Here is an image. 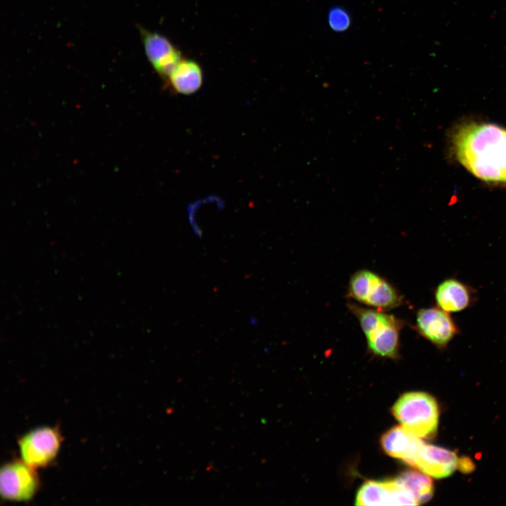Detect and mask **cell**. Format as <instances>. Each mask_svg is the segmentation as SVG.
Segmentation results:
<instances>
[{"label": "cell", "instance_id": "277c9868", "mask_svg": "<svg viewBox=\"0 0 506 506\" xmlns=\"http://www.w3.org/2000/svg\"><path fill=\"white\" fill-rule=\"evenodd\" d=\"M347 296L358 303L384 311L403 303V297L391 283L368 269L359 270L351 276Z\"/></svg>", "mask_w": 506, "mask_h": 506}, {"label": "cell", "instance_id": "7a4b0ae2", "mask_svg": "<svg viewBox=\"0 0 506 506\" xmlns=\"http://www.w3.org/2000/svg\"><path fill=\"white\" fill-rule=\"evenodd\" d=\"M347 306L359 322L369 350L381 357L396 358L404 321L386 311L365 308L356 303L349 302Z\"/></svg>", "mask_w": 506, "mask_h": 506}, {"label": "cell", "instance_id": "9a60e30c", "mask_svg": "<svg viewBox=\"0 0 506 506\" xmlns=\"http://www.w3.org/2000/svg\"><path fill=\"white\" fill-rule=\"evenodd\" d=\"M327 22L333 31L342 32L349 28L351 24V18L345 8L341 6H335L329 11Z\"/></svg>", "mask_w": 506, "mask_h": 506}, {"label": "cell", "instance_id": "52a82bcc", "mask_svg": "<svg viewBox=\"0 0 506 506\" xmlns=\"http://www.w3.org/2000/svg\"><path fill=\"white\" fill-rule=\"evenodd\" d=\"M356 505H415L413 495L397 478L364 483L357 492Z\"/></svg>", "mask_w": 506, "mask_h": 506}, {"label": "cell", "instance_id": "ba28073f", "mask_svg": "<svg viewBox=\"0 0 506 506\" xmlns=\"http://www.w3.org/2000/svg\"><path fill=\"white\" fill-rule=\"evenodd\" d=\"M415 328L422 337L439 348L446 346L460 332L450 313L438 306L419 309Z\"/></svg>", "mask_w": 506, "mask_h": 506}, {"label": "cell", "instance_id": "30bf717a", "mask_svg": "<svg viewBox=\"0 0 506 506\" xmlns=\"http://www.w3.org/2000/svg\"><path fill=\"white\" fill-rule=\"evenodd\" d=\"M461 462L455 453L422 441L408 465L434 478H443L460 469Z\"/></svg>", "mask_w": 506, "mask_h": 506}, {"label": "cell", "instance_id": "4fadbf2b", "mask_svg": "<svg viewBox=\"0 0 506 506\" xmlns=\"http://www.w3.org/2000/svg\"><path fill=\"white\" fill-rule=\"evenodd\" d=\"M422 442L419 437L400 426L389 429L380 439L381 446L388 455L406 464L413 457Z\"/></svg>", "mask_w": 506, "mask_h": 506}, {"label": "cell", "instance_id": "6da1fadb", "mask_svg": "<svg viewBox=\"0 0 506 506\" xmlns=\"http://www.w3.org/2000/svg\"><path fill=\"white\" fill-rule=\"evenodd\" d=\"M458 160L478 179L506 183V129L489 123L462 124L453 136Z\"/></svg>", "mask_w": 506, "mask_h": 506}, {"label": "cell", "instance_id": "5b68a950", "mask_svg": "<svg viewBox=\"0 0 506 506\" xmlns=\"http://www.w3.org/2000/svg\"><path fill=\"white\" fill-rule=\"evenodd\" d=\"M61 441L60 434L56 428L34 429L18 441L21 460L34 469L46 467L57 456Z\"/></svg>", "mask_w": 506, "mask_h": 506}, {"label": "cell", "instance_id": "5bb4252c", "mask_svg": "<svg viewBox=\"0 0 506 506\" xmlns=\"http://www.w3.org/2000/svg\"><path fill=\"white\" fill-rule=\"evenodd\" d=\"M397 479L413 495L418 504L429 500L433 494L432 479L417 471L408 470L401 473Z\"/></svg>", "mask_w": 506, "mask_h": 506}, {"label": "cell", "instance_id": "3957f363", "mask_svg": "<svg viewBox=\"0 0 506 506\" xmlns=\"http://www.w3.org/2000/svg\"><path fill=\"white\" fill-rule=\"evenodd\" d=\"M394 417L409 432L428 439L436 432L439 408L436 400L423 392L403 394L391 408Z\"/></svg>", "mask_w": 506, "mask_h": 506}, {"label": "cell", "instance_id": "8fae6325", "mask_svg": "<svg viewBox=\"0 0 506 506\" xmlns=\"http://www.w3.org/2000/svg\"><path fill=\"white\" fill-rule=\"evenodd\" d=\"M475 294L471 286L457 278H448L436 286L434 297L436 306L451 313L470 307L475 300Z\"/></svg>", "mask_w": 506, "mask_h": 506}, {"label": "cell", "instance_id": "7c38bea8", "mask_svg": "<svg viewBox=\"0 0 506 506\" xmlns=\"http://www.w3.org/2000/svg\"><path fill=\"white\" fill-rule=\"evenodd\" d=\"M165 82L174 93L193 94L202 85V67L197 61L183 57Z\"/></svg>", "mask_w": 506, "mask_h": 506}, {"label": "cell", "instance_id": "8992f818", "mask_svg": "<svg viewBox=\"0 0 506 506\" xmlns=\"http://www.w3.org/2000/svg\"><path fill=\"white\" fill-rule=\"evenodd\" d=\"M34 469L22 460L3 466L0 472L1 498L15 502L30 500L37 493L39 484Z\"/></svg>", "mask_w": 506, "mask_h": 506}, {"label": "cell", "instance_id": "9c48e42d", "mask_svg": "<svg viewBox=\"0 0 506 506\" xmlns=\"http://www.w3.org/2000/svg\"><path fill=\"white\" fill-rule=\"evenodd\" d=\"M139 30L148 60L165 81L182 59L181 51L164 35L143 27Z\"/></svg>", "mask_w": 506, "mask_h": 506}]
</instances>
